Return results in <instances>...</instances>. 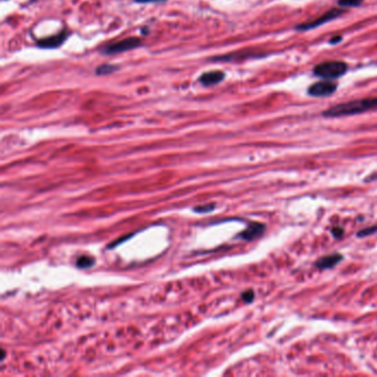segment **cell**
<instances>
[{
    "label": "cell",
    "instance_id": "52a82bcc",
    "mask_svg": "<svg viewBox=\"0 0 377 377\" xmlns=\"http://www.w3.org/2000/svg\"><path fill=\"white\" fill-rule=\"evenodd\" d=\"M69 36H70V31L67 30V29H64V30L60 31L59 34L38 40L37 41V47L40 48V49H48V50L58 49L68 40Z\"/></svg>",
    "mask_w": 377,
    "mask_h": 377
},
{
    "label": "cell",
    "instance_id": "9c48e42d",
    "mask_svg": "<svg viewBox=\"0 0 377 377\" xmlns=\"http://www.w3.org/2000/svg\"><path fill=\"white\" fill-rule=\"evenodd\" d=\"M343 260V256L340 253H333V255L326 256L323 258H320L315 262V266L317 269L326 270V269H332L336 264H339Z\"/></svg>",
    "mask_w": 377,
    "mask_h": 377
},
{
    "label": "cell",
    "instance_id": "5b68a950",
    "mask_svg": "<svg viewBox=\"0 0 377 377\" xmlns=\"http://www.w3.org/2000/svg\"><path fill=\"white\" fill-rule=\"evenodd\" d=\"M268 56L266 53H262L260 51L256 50H241L237 52H232L225 56H218L211 58V61H220V62H238L247 59H257V58H262Z\"/></svg>",
    "mask_w": 377,
    "mask_h": 377
},
{
    "label": "cell",
    "instance_id": "e0dca14e",
    "mask_svg": "<svg viewBox=\"0 0 377 377\" xmlns=\"http://www.w3.org/2000/svg\"><path fill=\"white\" fill-rule=\"evenodd\" d=\"M166 0H134L136 4H154V3H164Z\"/></svg>",
    "mask_w": 377,
    "mask_h": 377
},
{
    "label": "cell",
    "instance_id": "277c9868",
    "mask_svg": "<svg viewBox=\"0 0 377 377\" xmlns=\"http://www.w3.org/2000/svg\"><path fill=\"white\" fill-rule=\"evenodd\" d=\"M344 9H345V8L330 9L329 11L326 12V14H323L322 16L317 17L316 19H314V20L309 21V22H303V23L295 25V30H298V31H309V30L316 29L317 27H320V25H323V24H326L330 21L335 20L336 18H339L343 14H345L346 10H344Z\"/></svg>",
    "mask_w": 377,
    "mask_h": 377
},
{
    "label": "cell",
    "instance_id": "7a4b0ae2",
    "mask_svg": "<svg viewBox=\"0 0 377 377\" xmlns=\"http://www.w3.org/2000/svg\"><path fill=\"white\" fill-rule=\"evenodd\" d=\"M347 70V63L344 61H326L316 64L313 68V74L324 80H336L339 77L345 75Z\"/></svg>",
    "mask_w": 377,
    "mask_h": 377
},
{
    "label": "cell",
    "instance_id": "30bf717a",
    "mask_svg": "<svg viewBox=\"0 0 377 377\" xmlns=\"http://www.w3.org/2000/svg\"><path fill=\"white\" fill-rule=\"evenodd\" d=\"M264 230H265V226L263 224L255 223V224L250 225L245 231L240 233V237L245 240H252L259 236H261L264 232Z\"/></svg>",
    "mask_w": 377,
    "mask_h": 377
},
{
    "label": "cell",
    "instance_id": "ba28073f",
    "mask_svg": "<svg viewBox=\"0 0 377 377\" xmlns=\"http://www.w3.org/2000/svg\"><path fill=\"white\" fill-rule=\"evenodd\" d=\"M226 77V73L224 71L220 70H214V71H208V72H205L201 74L198 77V82L204 87H213L217 86V84L222 83L224 79Z\"/></svg>",
    "mask_w": 377,
    "mask_h": 377
},
{
    "label": "cell",
    "instance_id": "7c38bea8",
    "mask_svg": "<svg viewBox=\"0 0 377 377\" xmlns=\"http://www.w3.org/2000/svg\"><path fill=\"white\" fill-rule=\"evenodd\" d=\"M364 0H339L337 4L341 8H354L360 6Z\"/></svg>",
    "mask_w": 377,
    "mask_h": 377
},
{
    "label": "cell",
    "instance_id": "6da1fadb",
    "mask_svg": "<svg viewBox=\"0 0 377 377\" xmlns=\"http://www.w3.org/2000/svg\"><path fill=\"white\" fill-rule=\"evenodd\" d=\"M375 109H377V96L336 104L323 111L322 115L324 118H344V116L365 113Z\"/></svg>",
    "mask_w": 377,
    "mask_h": 377
},
{
    "label": "cell",
    "instance_id": "2e32d148",
    "mask_svg": "<svg viewBox=\"0 0 377 377\" xmlns=\"http://www.w3.org/2000/svg\"><path fill=\"white\" fill-rule=\"evenodd\" d=\"M332 233L335 238H341L343 236L344 230L341 228V227H335V228L332 229Z\"/></svg>",
    "mask_w": 377,
    "mask_h": 377
},
{
    "label": "cell",
    "instance_id": "8992f818",
    "mask_svg": "<svg viewBox=\"0 0 377 377\" xmlns=\"http://www.w3.org/2000/svg\"><path fill=\"white\" fill-rule=\"evenodd\" d=\"M337 89V83L334 80H324L313 83L308 89V94L313 97H328L334 94Z\"/></svg>",
    "mask_w": 377,
    "mask_h": 377
},
{
    "label": "cell",
    "instance_id": "d6986e66",
    "mask_svg": "<svg viewBox=\"0 0 377 377\" xmlns=\"http://www.w3.org/2000/svg\"><path fill=\"white\" fill-rule=\"evenodd\" d=\"M148 32H149V30H148V28H147V27H144V28H142V29H141V34H142V35H147Z\"/></svg>",
    "mask_w": 377,
    "mask_h": 377
},
{
    "label": "cell",
    "instance_id": "8fae6325",
    "mask_svg": "<svg viewBox=\"0 0 377 377\" xmlns=\"http://www.w3.org/2000/svg\"><path fill=\"white\" fill-rule=\"evenodd\" d=\"M119 69H120V66H116V64L104 63V64H101V66H99L95 69V74L100 75V76L109 75V74H112V73L116 72V71H118Z\"/></svg>",
    "mask_w": 377,
    "mask_h": 377
},
{
    "label": "cell",
    "instance_id": "3957f363",
    "mask_svg": "<svg viewBox=\"0 0 377 377\" xmlns=\"http://www.w3.org/2000/svg\"><path fill=\"white\" fill-rule=\"evenodd\" d=\"M140 47H142L141 39L135 38V37H129L126 39H123V40L104 45L103 48L100 49V53L103 56L120 55V53H123V52L135 50Z\"/></svg>",
    "mask_w": 377,
    "mask_h": 377
},
{
    "label": "cell",
    "instance_id": "ac0fdd59",
    "mask_svg": "<svg viewBox=\"0 0 377 377\" xmlns=\"http://www.w3.org/2000/svg\"><path fill=\"white\" fill-rule=\"evenodd\" d=\"M342 37L341 36H335V37H332V38H331L330 39V40H329V43L330 44H332V45H335V44H337V43H340L341 41H342Z\"/></svg>",
    "mask_w": 377,
    "mask_h": 377
},
{
    "label": "cell",
    "instance_id": "4fadbf2b",
    "mask_svg": "<svg viewBox=\"0 0 377 377\" xmlns=\"http://www.w3.org/2000/svg\"><path fill=\"white\" fill-rule=\"evenodd\" d=\"M93 263H94V260L88 256H83L77 260V265L81 266V268H89V266L93 265Z\"/></svg>",
    "mask_w": 377,
    "mask_h": 377
},
{
    "label": "cell",
    "instance_id": "5bb4252c",
    "mask_svg": "<svg viewBox=\"0 0 377 377\" xmlns=\"http://www.w3.org/2000/svg\"><path fill=\"white\" fill-rule=\"evenodd\" d=\"M376 231H377V226H370V227H368V228H365V229H363V230L357 232V237H361V238L366 237V236L372 235V233H374Z\"/></svg>",
    "mask_w": 377,
    "mask_h": 377
},
{
    "label": "cell",
    "instance_id": "9a60e30c",
    "mask_svg": "<svg viewBox=\"0 0 377 377\" xmlns=\"http://www.w3.org/2000/svg\"><path fill=\"white\" fill-rule=\"evenodd\" d=\"M241 298L246 303H251L253 301V298H255V293H253L252 290H248V291L244 292V293L241 294Z\"/></svg>",
    "mask_w": 377,
    "mask_h": 377
}]
</instances>
